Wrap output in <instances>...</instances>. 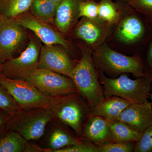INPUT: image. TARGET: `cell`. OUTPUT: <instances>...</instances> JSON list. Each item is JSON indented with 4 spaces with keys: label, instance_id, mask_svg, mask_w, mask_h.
Returning a JSON list of instances; mask_svg holds the SVG:
<instances>
[{
    "label": "cell",
    "instance_id": "obj_21",
    "mask_svg": "<svg viewBox=\"0 0 152 152\" xmlns=\"http://www.w3.org/2000/svg\"><path fill=\"white\" fill-rule=\"evenodd\" d=\"M59 4L48 0H34L30 7L31 14L42 21L51 23L54 20Z\"/></svg>",
    "mask_w": 152,
    "mask_h": 152
},
{
    "label": "cell",
    "instance_id": "obj_1",
    "mask_svg": "<svg viewBox=\"0 0 152 152\" xmlns=\"http://www.w3.org/2000/svg\"><path fill=\"white\" fill-rule=\"evenodd\" d=\"M96 69L91 51L82 49L80 59L74 67L70 78L78 93L90 108L96 105L104 97Z\"/></svg>",
    "mask_w": 152,
    "mask_h": 152
},
{
    "label": "cell",
    "instance_id": "obj_12",
    "mask_svg": "<svg viewBox=\"0 0 152 152\" xmlns=\"http://www.w3.org/2000/svg\"><path fill=\"white\" fill-rule=\"evenodd\" d=\"M142 17L131 15L122 21L117 30V37L120 40L126 43H140L148 39V33L152 28Z\"/></svg>",
    "mask_w": 152,
    "mask_h": 152
},
{
    "label": "cell",
    "instance_id": "obj_35",
    "mask_svg": "<svg viewBox=\"0 0 152 152\" xmlns=\"http://www.w3.org/2000/svg\"><path fill=\"white\" fill-rule=\"evenodd\" d=\"M151 98H152V96H151Z\"/></svg>",
    "mask_w": 152,
    "mask_h": 152
},
{
    "label": "cell",
    "instance_id": "obj_11",
    "mask_svg": "<svg viewBox=\"0 0 152 152\" xmlns=\"http://www.w3.org/2000/svg\"><path fill=\"white\" fill-rule=\"evenodd\" d=\"M25 29L31 31L45 45H58L68 50V42L48 23L39 20L31 14H23L15 19Z\"/></svg>",
    "mask_w": 152,
    "mask_h": 152
},
{
    "label": "cell",
    "instance_id": "obj_14",
    "mask_svg": "<svg viewBox=\"0 0 152 152\" xmlns=\"http://www.w3.org/2000/svg\"><path fill=\"white\" fill-rule=\"evenodd\" d=\"M81 137L97 146L110 142L108 121L100 116L88 113L83 125Z\"/></svg>",
    "mask_w": 152,
    "mask_h": 152
},
{
    "label": "cell",
    "instance_id": "obj_4",
    "mask_svg": "<svg viewBox=\"0 0 152 152\" xmlns=\"http://www.w3.org/2000/svg\"><path fill=\"white\" fill-rule=\"evenodd\" d=\"M92 58L96 67L104 74L113 77L124 73L133 74L137 77L145 76L139 56H126L104 44L96 50Z\"/></svg>",
    "mask_w": 152,
    "mask_h": 152
},
{
    "label": "cell",
    "instance_id": "obj_5",
    "mask_svg": "<svg viewBox=\"0 0 152 152\" xmlns=\"http://www.w3.org/2000/svg\"><path fill=\"white\" fill-rule=\"evenodd\" d=\"M0 86L8 93L20 110L47 107L55 98L44 94L26 80L0 76Z\"/></svg>",
    "mask_w": 152,
    "mask_h": 152
},
{
    "label": "cell",
    "instance_id": "obj_2",
    "mask_svg": "<svg viewBox=\"0 0 152 152\" xmlns=\"http://www.w3.org/2000/svg\"><path fill=\"white\" fill-rule=\"evenodd\" d=\"M98 76L104 97L116 96L131 104L143 103L148 102L152 81L146 76L136 79L130 78L125 75L112 78L98 69Z\"/></svg>",
    "mask_w": 152,
    "mask_h": 152
},
{
    "label": "cell",
    "instance_id": "obj_27",
    "mask_svg": "<svg viewBox=\"0 0 152 152\" xmlns=\"http://www.w3.org/2000/svg\"><path fill=\"white\" fill-rule=\"evenodd\" d=\"M0 109L12 115L20 111L13 98L1 86H0Z\"/></svg>",
    "mask_w": 152,
    "mask_h": 152
},
{
    "label": "cell",
    "instance_id": "obj_32",
    "mask_svg": "<svg viewBox=\"0 0 152 152\" xmlns=\"http://www.w3.org/2000/svg\"><path fill=\"white\" fill-rule=\"evenodd\" d=\"M3 64H1V63L0 62V72H3Z\"/></svg>",
    "mask_w": 152,
    "mask_h": 152
},
{
    "label": "cell",
    "instance_id": "obj_7",
    "mask_svg": "<svg viewBox=\"0 0 152 152\" xmlns=\"http://www.w3.org/2000/svg\"><path fill=\"white\" fill-rule=\"evenodd\" d=\"M26 80L41 93L52 97L78 93L72 79L48 70L37 69Z\"/></svg>",
    "mask_w": 152,
    "mask_h": 152
},
{
    "label": "cell",
    "instance_id": "obj_18",
    "mask_svg": "<svg viewBox=\"0 0 152 152\" xmlns=\"http://www.w3.org/2000/svg\"><path fill=\"white\" fill-rule=\"evenodd\" d=\"M99 21L83 18L76 27V36L88 45H95L101 39L103 33Z\"/></svg>",
    "mask_w": 152,
    "mask_h": 152
},
{
    "label": "cell",
    "instance_id": "obj_23",
    "mask_svg": "<svg viewBox=\"0 0 152 152\" xmlns=\"http://www.w3.org/2000/svg\"><path fill=\"white\" fill-rule=\"evenodd\" d=\"M98 16L101 20L112 24L118 21L120 13L116 4L111 0H102L98 5Z\"/></svg>",
    "mask_w": 152,
    "mask_h": 152
},
{
    "label": "cell",
    "instance_id": "obj_26",
    "mask_svg": "<svg viewBox=\"0 0 152 152\" xmlns=\"http://www.w3.org/2000/svg\"><path fill=\"white\" fill-rule=\"evenodd\" d=\"M98 5L99 4L93 1H82L79 5V18H85L91 20H101L98 16Z\"/></svg>",
    "mask_w": 152,
    "mask_h": 152
},
{
    "label": "cell",
    "instance_id": "obj_33",
    "mask_svg": "<svg viewBox=\"0 0 152 152\" xmlns=\"http://www.w3.org/2000/svg\"><path fill=\"white\" fill-rule=\"evenodd\" d=\"M48 1H52L60 3L62 0H48Z\"/></svg>",
    "mask_w": 152,
    "mask_h": 152
},
{
    "label": "cell",
    "instance_id": "obj_25",
    "mask_svg": "<svg viewBox=\"0 0 152 152\" xmlns=\"http://www.w3.org/2000/svg\"><path fill=\"white\" fill-rule=\"evenodd\" d=\"M136 142H108L98 146L100 152H132Z\"/></svg>",
    "mask_w": 152,
    "mask_h": 152
},
{
    "label": "cell",
    "instance_id": "obj_13",
    "mask_svg": "<svg viewBox=\"0 0 152 152\" xmlns=\"http://www.w3.org/2000/svg\"><path fill=\"white\" fill-rule=\"evenodd\" d=\"M119 121L142 133L152 124V105L148 101L143 103L130 104L120 115Z\"/></svg>",
    "mask_w": 152,
    "mask_h": 152
},
{
    "label": "cell",
    "instance_id": "obj_3",
    "mask_svg": "<svg viewBox=\"0 0 152 152\" xmlns=\"http://www.w3.org/2000/svg\"><path fill=\"white\" fill-rule=\"evenodd\" d=\"M48 107L53 119L72 128L81 137L83 125L90 108L78 93L55 98Z\"/></svg>",
    "mask_w": 152,
    "mask_h": 152
},
{
    "label": "cell",
    "instance_id": "obj_20",
    "mask_svg": "<svg viewBox=\"0 0 152 152\" xmlns=\"http://www.w3.org/2000/svg\"><path fill=\"white\" fill-rule=\"evenodd\" d=\"M108 123L110 142H137L141 135V133L136 131L121 121H108Z\"/></svg>",
    "mask_w": 152,
    "mask_h": 152
},
{
    "label": "cell",
    "instance_id": "obj_19",
    "mask_svg": "<svg viewBox=\"0 0 152 152\" xmlns=\"http://www.w3.org/2000/svg\"><path fill=\"white\" fill-rule=\"evenodd\" d=\"M28 142L19 133L10 131L0 138V152H32L33 145Z\"/></svg>",
    "mask_w": 152,
    "mask_h": 152
},
{
    "label": "cell",
    "instance_id": "obj_17",
    "mask_svg": "<svg viewBox=\"0 0 152 152\" xmlns=\"http://www.w3.org/2000/svg\"><path fill=\"white\" fill-rule=\"evenodd\" d=\"M84 0H62L59 4L54 22L61 32L66 33L78 18L80 3Z\"/></svg>",
    "mask_w": 152,
    "mask_h": 152
},
{
    "label": "cell",
    "instance_id": "obj_22",
    "mask_svg": "<svg viewBox=\"0 0 152 152\" xmlns=\"http://www.w3.org/2000/svg\"><path fill=\"white\" fill-rule=\"evenodd\" d=\"M34 0H0V14L3 17L15 19L26 13Z\"/></svg>",
    "mask_w": 152,
    "mask_h": 152
},
{
    "label": "cell",
    "instance_id": "obj_30",
    "mask_svg": "<svg viewBox=\"0 0 152 152\" xmlns=\"http://www.w3.org/2000/svg\"><path fill=\"white\" fill-rule=\"evenodd\" d=\"M149 42L144 58H140L142 64L145 76L152 81V35Z\"/></svg>",
    "mask_w": 152,
    "mask_h": 152
},
{
    "label": "cell",
    "instance_id": "obj_34",
    "mask_svg": "<svg viewBox=\"0 0 152 152\" xmlns=\"http://www.w3.org/2000/svg\"><path fill=\"white\" fill-rule=\"evenodd\" d=\"M2 17V16L1 15V14H0V23H1V20Z\"/></svg>",
    "mask_w": 152,
    "mask_h": 152
},
{
    "label": "cell",
    "instance_id": "obj_8",
    "mask_svg": "<svg viewBox=\"0 0 152 152\" xmlns=\"http://www.w3.org/2000/svg\"><path fill=\"white\" fill-rule=\"evenodd\" d=\"M40 49L37 40L31 39L20 56L12 57L3 64L4 75L26 80L37 69Z\"/></svg>",
    "mask_w": 152,
    "mask_h": 152
},
{
    "label": "cell",
    "instance_id": "obj_16",
    "mask_svg": "<svg viewBox=\"0 0 152 152\" xmlns=\"http://www.w3.org/2000/svg\"><path fill=\"white\" fill-rule=\"evenodd\" d=\"M84 139L72 134L61 125L52 128L47 139V148L41 149V152H56L57 150L81 142Z\"/></svg>",
    "mask_w": 152,
    "mask_h": 152
},
{
    "label": "cell",
    "instance_id": "obj_28",
    "mask_svg": "<svg viewBox=\"0 0 152 152\" xmlns=\"http://www.w3.org/2000/svg\"><path fill=\"white\" fill-rule=\"evenodd\" d=\"M134 152H152V124L142 133Z\"/></svg>",
    "mask_w": 152,
    "mask_h": 152
},
{
    "label": "cell",
    "instance_id": "obj_29",
    "mask_svg": "<svg viewBox=\"0 0 152 152\" xmlns=\"http://www.w3.org/2000/svg\"><path fill=\"white\" fill-rule=\"evenodd\" d=\"M56 152H100L99 147L84 140L81 142L57 150Z\"/></svg>",
    "mask_w": 152,
    "mask_h": 152
},
{
    "label": "cell",
    "instance_id": "obj_24",
    "mask_svg": "<svg viewBox=\"0 0 152 152\" xmlns=\"http://www.w3.org/2000/svg\"><path fill=\"white\" fill-rule=\"evenodd\" d=\"M152 28V0H124Z\"/></svg>",
    "mask_w": 152,
    "mask_h": 152
},
{
    "label": "cell",
    "instance_id": "obj_31",
    "mask_svg": "<svg viewBox=\"0 0 152 152\" xmlns=\"http://www.w3.org/2000/svg\"><path fill=\"white\" fill-rule=\"evenodd\" d=\"M10 117L5 115L4 114H0V129L3 127V126L9 121L10 120Z\"/></svg>",
    "mask_w": 152,
    "mask_h": 152
},
{
    "label": "cell",
    "instance_id": "obj_6",
    "mask_svg": "<svg viewBox=\"0 0 152 152\" xmlns=\"http://www.w3.org/2000/svg\"><path fill=\"white\" fill-rule=\"evenodd\" d=\"M10 123L15 131L28 141L39 140L43 135L53 116L49 107L20 110L13 115Z\"/></svg>",
    "mask_w": 152,
    "mask_h": 152
},
{
    "label": "cell",
    "instance_id": "obj_9",
    "mask_svg": "<svg viewBox=\"0 0 152 152\" xmlns=\"http://www.w3.org/2000/svg\"><path fill=\"white\" fill-rule=\"evenodd\" d=\"M25 28L15 19L2 17L0 23V62L12 58L26 39Z\"/></svg>",
    "mask_w": 152,
    "mask_h": 152
},
{
    "label": "cell",
    "instance_id": "obj_10",
    "mask_svg": "<svg viewBox=\"0 0 152 152\" xmlns=\"http://www.w3.org/2000/svg\"><path fill=\"white\" fill-rule=\"evenodd\" d=\"M75 66L67 53L58 45L41 47L37 69L53 71L70 78Z\"/></svg>",
    "mask_w": 152,
    "mask_h": 152
},
{
    "label": "cell",
    "instance_id": "obj_15",
    "mask_svg": "<svg viewBox=\"0 0 152 152\" xmlns=\"http://www.w3.org/2000/svg\"><path fill=\"white\" fill-rule=\"evenodd\" d=\"M130 104L127 101L119 97H104L96 105L90 108L88 114L100 116L108 121H117L123 111Z\"/></svg>",
    "mask_w": 152,
    "mask_h": 152
}]
</instances>
